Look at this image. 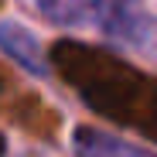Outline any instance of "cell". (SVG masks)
I'll return each instance as SVG.
<instances>
[{
	"instance_id": "obj_5",
	"label": "cell",
	"mask_w": 157,
	"mask_h": 157,
	"mask_svg": "<svg viewBox=\"0 0 157 157\" xmlns=\"http://www.w3.org/2000/svg\"><path fill=\"white\" fill-rule=\"evenodd\" d=\"M4 150H7V144H4V137H0V157H4Z\"/></svg>"
},
{
	"instance_id": "obj_4",
	"label": "cell",
	"mask_w": 157,
	"mask_h": 157,
	"mask_svg": "<svg viewBox=\"0 0 157 157\" xmlns=\"http://www.w3.org/2000/svg\"><path fill=\"white\" fill-rule=\"evenodd\" d=\"M72 150H75V157H157L154 150H140L133 144H126L123 137H113L96 126H75Z\"/></svg>"
},
{
	"instance_id": "obj_2",
	"label": "cell",
	"mask_w": 157,
	"mask_h": 157,
	"mask_svg": "<svg viewBox=\"0 0 157 157\" xmlns=\"http://www.w3.org/2000/svg\"><path fill=\"white\" fill-rule=\"evenodd\" d=\"M116 0H38V10L68 31H96L102 34L109 24Z\"/></svg>"
},
{
	"instance_id": "obj_3",
	"label": "cell",
	"mask_w": 157,
	"mask_h": 157,
	"mask_svg": "<svg viewBox=\"0 0 157 157\" xmlns=\"http://www.w3.org/2000/svg\"><path fill=\"white\" fill-rule=\"evenodd\" d=\"M0 51H4L7 58H14L24 72L38 75V78L51 72L44 51H41V41H38L28 28L14 24V21H0Z\"/></svg>"
},
{
	"instance_id": "obj_1",
	"label": "cell",
	"mask_w": 157,
	"mask_h": 157,
	"mask_svg": "<svg viewBox=\"0 0 157 157\" xmlns=\"http://www.w3.org/2000/svg\"><path fill=\"white\" fill-rule=\"evenodd\" d=\"M102 38H109L116 44H126V48L140 51L144 58L157 62V17L144 14V7L133 4V0H116L113 17L106 24V31H102Z\"/></svg>"
}]
</instances>
